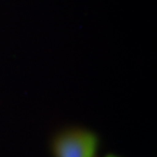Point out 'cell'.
<instances>
[{
	"instance_id": "obj_1",
	"label": "cell",
	"mask_w": 157,
	"mask_h": 157,
	"mask_svg": "<svg viewBox=\"0 0 157 157\" xmlns=\"http://www.w3.org/2000/svg\"><path fill=\"white\" fill-rule=\"evenodd\" d=\"M98 149L96 135L86 130H71L55 140L53 150L56 157H95Z\"/></svg>"
},
{
	"instance_id": "obj_2",
	"label": "cell",
	"mask_w": 157,
	"mask_h": 157,
	"mask_svg": "<svg viewBox=\"0 0 157 157\" xmlns=\"http://www.w3.org/2000/svg\"><path fill=\"white\" fill-rule=\"evenodd\" d=\"M107 157H115V156H113V155H107Z\"/></svg>"
}]
</instances>
